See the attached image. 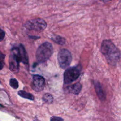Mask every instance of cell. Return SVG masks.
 Returning a JSON list of instances; mask_svg holds the SVG:
<instances>
[{"mask_svg": "<svg viewBox=\"0 0 121 121\" xmlns=\"http://www.w3.org/2000/svg\"><path fill=\"white\" fill-rule=\"evenodd\" d=\"M100 50L110 65L114 66L117 64L121 57V52L112 41L103 40Z\"/></svg>", "mask_w": 121, "mask_h": 121, "instance_id": "6da1fadb", "label": "cell"}, {"mask_svg": "<svg viewBox=\"0 0 121 121\" xmlns=\"http://www.w3.org/2000/svg\"><path fill=\"white\" fill-rule=\"evenodd\" d=\"M53 52L52 45L49 42H44L40 45L36 50V60L39 62H44L51 57Z\"/></svg>", "mask_w": 121, "mask_h": 121, "instance_id": "7a4b0ae2", "label": "cell"}, {"mask_svg": "<svg viewBox=\"0 0 121 121\" xmlns=\"http://www.w3.org/2000/svg\"><path fill=\"white\" fill-rule=\"evenodd\" d=\"M82 67L80 65L67 69L63 75V81L65 84H70L76 80L80 75Z\"/></svg>", "mask_w": 121, "mask_h": 121, "instance_id": "3957f363", "label": "cell"}, {"mask_svg": "<svg viewBox=\"0 0 121 121\" xmlns=\"http://www.w3.org/2000/svg\"><path fill=\"white\" fill-rule=\"evenodd\" d=\"M47 26V23L42 18H35L27 21L24 25V27L27 30L35 32H43Z\"/></svg>", "mask_w": 121, "mask_h": 121, "instance_id": "277c9868", "label": "cell"}, {"mask_svg": "<svg viewBox=\"0 0 121 121\" xmlns=\"http://www.w3.org/2000/svg\"><path fill=\"white\" fill-rule=\"evenodd\" d=\"M57 59L60 67L65 69L70 65L72 61V56L68 50L61 49L58 52Z\"/></svg>", "mask_w": 121, "mask_h": 121, "instance_id": "5b68a950", "label": "cell"}, {"mask_svg": "<svg viewBox=\"0 0 121 121\" xmlns=\"http://www.w3.org/2000/svg\"><path fill=\"white\" fill-rule=\"evenodd\" d=\"M20 60L18 55V48H15L10 54L9 58V68L11 71L17 72L19 69V62Z\"/></svg>", "mask_w": 121, "mask_h": 121, "instance_id": "8992f818", "label": "cell"}, {"mask_svg": "<svg viewBox=\"0 0 121 121\" xmlns=\"http://www.w3.org/2000/svg\"><path fill=\"white\" fill-rule=\"evenodd\" d=\"M45 84V79L42 76L35 75L33 77L32 87L35 91H41L44 87Z\"/></svg>", "mask_w": 121, "mask_h": 121, "instance_id": "52a82bcc", "label": "cell"}, {"mask_svg": "<svg viewBox=\"0 0 121 121\" xmlns=\"http://www.w3.org/2000/svg\"><path fill=\"white\" fill-rule=\"evenodd\" d=\"M94 85L96 93L100 100L102 102H104L106 100V95L100 83L98 81L95 80L94 81Z\"/></svg>", "mask_w": 121, "mask_h": 121, "instance_id": "ba28073f", "label": "cell"}, {"mask_svg": "<svg viewBox=\"0 0 121 121\" xmlns=\"http://www.w3.org/2000/svg\"><path fill=\"white\" fill-rule=\"evenodd\" d=\"M17 48L20 61L24 64H27L28 62V58L25 48L22 45L20 44Z\"/></svg>", "mask_w": 121, "mask_h": 121, "instance_id": "9c48e42d", "label": "cell"}, {"mask_svg": "<svg viewBox=\"0 0 121 121\" xmlns=\"http://www.w3.org/2000/svg\"><path fill=\"white\" fill-rule=\"evenodd\" d=\"M81 88L82 85L79 82L76 83L71 86H69L67 87V89L69 92L74 95L79 94L81 90Z\"/></svg>", "mask_w": 121, "mask_h": 121, "instance_id": "30bf717a", "label": "cell"}, {"mask_svg": "<svg viewBox=\"0 0 121 121\" xmlns=\"http://www.w3.org/2000/svg\"><path fill=\"white\" fill-rule=\"evenodd\" d=\"M51 38L54 42L61 45H63L66 43V39L58 35H53L51 36Z\"/></svg>", "mask_w": 121, "mask_h": 121, "instance_id": "8fae6325", "label": "cell"}, {"mask_svg": "<svg viewBox=\"0 0 121 121\" xmlns=\"http://www.w3.org/2000/svg\"><path fill=\"white\" fill-rule=\"evenodd\" d=\"M18 94L19 96L24 98L31 100H33L34 99V97L31 94L27 93L25 91L20 90L18 92Z\"/></svg>", "mask_w": 121, "mask_h": 121, "instance_id": "7c38bea8", "label": "cell"}, {"mask_svg": "<svg viewBox=\"0 0 121 121\" xmlns=\"http://www.w3.org/2000/svg\"><path fill=\"white\" fill-rule=\"evenodd\" d=\"M43 100L46 103L51 104L52 103L53 98L51 94L49 93H45L43 96Z\"/></svg>", "mask_w": 121, "mask_h": 121, "instance_id": "4fadbf2b", "label": "cell"}, {"mask_svg": "<svg viewBox=\"0 0 121 121\" xmlns=\"http://www.w3.org/2000/svg\"><path fill=\"white\" fill-rule=\"evenodd\" d=\"M10 86L14 89H17L18 87V82L15 78H11L9 81Z\"/></svg>", "mask_w": 121, "mask_h": 121, "instance_id": "5bb4252c", "label": "cell"}, {"mask_svg": "<svg viewBox=\"0 0 121 121\" xmlns=\"http://www.w3.org/2000/svg\"><path fill=\"white\" fill-rule=\"evenodd\" d=\"M50 121H64V120L60 117L52 116L51 118Z\"/></svg>", "mask_w": 121, "mask_h": 121, "instance_id": "9a60e30c", "label": "cell"}, {"mask_svg": "<svg viewBox=\"0 0 121 121\" xmlns=\"http://www.w3.org/2000/svg\"><path fill=\"white\" fill-rule=\"evenodd\" d=\"M4 60V56L3 55H0V70H1L3 67V61Z\"/></svg>", "mask_w": 121, "mask_h": 121, "instance_id": "2e32d148", "label": "cell"}, {"mask_svg": "<svg viewBox=\"0 0 121 121\" xmlns=\"http://www.w3.org/2000/svg\"><path fill=\"white\" fill-rule=\"evenodd\" d=\"M5 37V32L3 30L0 29V42L2 41Z\"/></svg>", "mask_w": 121, "mask_h": 121, "instance_id": "e0dca14e", "label": "cell"}, {"mask_svg": "<svg viewBox=\"0 0 121 121\" xmlns=\"http://www.w3.org/2000/svg\"><path fill=\"white\" fill-rule=\"evenodd\" d=\"M99 1H103V2H107V1H112V0H98Z\"/></svg>", "mask_w": 121, "mask_h": 121, "instance_id": "ac0fdd59", "label": "cell"}, {"mask_svg": "<svg viewBox=\"0 0 121 121\" xmlns=\"http://www.w3.org/2000/svg\"></svg>", "mask_w": 121, "mask_h": 121, "instance_id": "d6986e66", "label": "cell"}]
</instances>
